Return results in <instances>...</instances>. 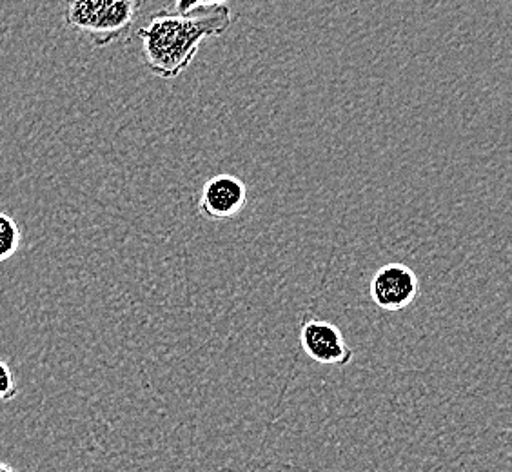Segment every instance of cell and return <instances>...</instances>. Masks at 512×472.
Segmentation results:
<instances>
[{
	"label": "cell",
	"instance_id": "6da1fadb",
	"mask_svg": "<svg viewBox=\"0 0 512 472\" xmlns=\"http://www.w3.org/2000/svg\"><path fill=\"white\" fill-rule=\"evenodd\" d=\"M233 24V11L224 4L189 13L160 10L137 31L142 57L160 79H175L197 57L206 39L222 37Z\"/></svg>",
	"mask_w": 512,
	"mask_h": 472
},
{
	"label": "cell",
	"instance_id": "7a4b0ae2",
	"mask_svg": "<svg viewBox=\"0 0 512 472\" xmlns=\"http://www.w3.org/2000/svg\"><path fill=\"white\" fill-rule=\"evenodd\" d=\"M144 0H69L64 24L86 35L95 48L128 40Z\"/></svg>",
	"mask_w": 512,
	"mask_h": 472
},
{
	"label": "cell",
	"instance_id": "3957f363",
	"mask_svg": "<svg viewBox=\"0 0 512 472\" xmlns=\"http://www.w3.org/2000/svg\"><path fill=\"white\" fill-rule=\"evenodd\" d=\"M300 344L316 364L345 367L355 358L344 333L335 324L311 313L300 318Z\"/></svg>",
	"mask_w": 512,
	"mask_h": 472
},
{
	"label": "cell",
	"instance_id": "277c9868",
	"mask_svg": "<svg viewBox=\"0 0 512 472\" xmlns=\"http://www.w3.org/2000/svg\"><path fill=\"white\" fill-rule=\"evenodd\" d=\"M369 291L380 309L396 313L418 298L420 280L411 267L402 262H389L376 271Z\"/></svg>",
	"mask_w": 512,
	"mask_h": 472
},
{
	"label": "cell",
	"instance_id": "5b68a950",
	"mask_svg": "<svg viewBox=\"0 0 512 472\" xmlns=\"http://www.w3.org/2000/svg\"><path fill=\"white\" fill-rule=\"evenodd\" d=\"M247 204V187L233 175L209 178L198 200V213L207 220H231L238 217Z\"/></svg>",
	"mask_w": 512,
	"mask_h": 472
},
{
	"label": "cell",
	"instance_id": "8992f818",
	"mask_svg": "<svg viewBox=\"0 0 512 472\" xmlns=\"http://www.w3.org/2000/svg\"><path fill=\"white\" fill-rule=\"evenodd\" d=\"M22 242V233L15 218L6 213H0V262H6L13 258L19 251Z\"/></svg>",
	"mask_w": 512,
	"mask_h": 472
},
{
	"label": "cell",
	"instance_id": "52a82bcc",
	"mask_svg": "<svg viewBox=\"0 0 512 472\" xmlns=\"http://www.w3.org/2000/svg\"><path fill=\"white\" fill-rule=\"evenodd\" d=\"M19 384L10 364L0 360V402H11L19 396Z\"/></svg>",
	"mask_w": 512,
	"mask_h": 472
},
{
	"label": "cell",
	"instance_id": "ba28073f",
	"mask_svg": "<svg viewBox=\"0 0 512 472\" xmlns=\"http://www.w3.org/2000/svg\"><path fill=\"white\" fill-rule=\"evenodd\" d=\"M227 0H175V10L177 13H189V11L198 10V8H213L220 6Z\"/></svg>",
	"mask_w": 512,
	"mask_h": 472
},
{
	"label": "cell",
	"instance_id": "9c48e42d",
	"mask_svg": "<svg viewBox=\"0 0 512 472\" xmlns=\"http://www.w3.org/2000/svg\"><path fill=\"white\" fill-rule=\"evenodd\" d=\"M0 472H19L13 465L6 462H0Z\"/></svg>",
	"mask_w": 512,
	"mask_h": 472
}]
</instances>
